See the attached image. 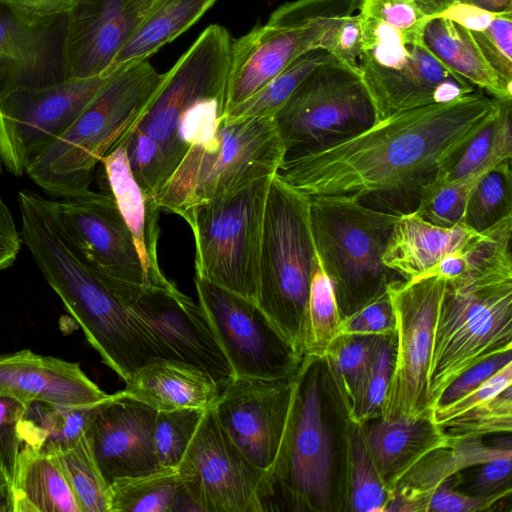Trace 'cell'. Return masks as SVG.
I'll return each instance as SVG.
<instances>
[{
  "instance_id": "f1b7e54d",
  "label": "cell",
  "mask_w": 512,
  "mask_h": 512,
  "mask_svg": "<svg viewBox=\"0 0 512 512\" xmlns=\"http://www.w3.org/2000/svg\"><path fill=\"white\" fill-rule=\"evenodd\" d=\"M370 458L383 484L390 491L420 460L453 442L431 416L378 421L363 426Z\"/></svg>"
},
{
  "instance_id": "94428289",
  "label": "cell",
  "mask_w": 512,
  "mask_h": 512,
  "mask_svg": "<svg viewBox=\"0 0 512 512\" xmlns=\"http://www.w3.org/2000/svg\"><path fill=\"white\" fill-rule=\"evenodd\" d=\"M0 512H14L12 480L0 467Z\"/></svg>"
},
{
  "instance_id": "681fc988",
  "label": "cell",
  "mask_w": 512,
  "mask_h": 512,
  "mask_svg": "<svg viewBox=\"0 0 512 512\" xmlns=\"http://www.w3.org/2000/svg\"><path fill=\"white\" fill-rule=\"evenodd\" d=\"M510 385H512V362L506 364L492 377L458 400L447 405L434 407L431 418L435 424L441 426L446 421L495 396Z\"/></svg>"
},
{
  "instance_id": "816d5d0a",
  "label": "cell",
  "mask_w": 512,
  "mask_h": 512,
  "mask_svg": "<svg viewBox=\"0 0 512 512\" xmlns=\"http://www.w3.org/2000/svg\"><path fill=\"white\" fill-rule=\"evenodd\" d=\"M25 409L21 401L0 395V467L13 481L16 461L22 447L18 424Z\"/></svg>"
},
{
  "instance_id": "f546056e",
  "label": "cell",
  "mask_w": 512,
  "mask_h": 512,
  "mask_svg": "<svg viewBox=\"0 0 512 512\" xmlns=\"http://www.w3.org/2000/svg\"><path fill=\"white\" fill-rule=\"evenodd\" d=\"M420 36L429 52L446 68L490 96L512 101V88L488 65L470 30L448 18L433 16L425 19Z\"/></svg>"
},
{
  "instance_id": "db71d44e",
  "label": "cell",
  "mask_w": 512,
  "mask_h": 512,
  "mask_svg": "<svg viewBox=\"0 0 512 512\" xmlns=\"http://www.w3.org/2000/svg\"><path fill=\"white\" fill-rule=\"evenodd\" d=\"M510 362H512V350L494 355L475 364L456 378L443 391L434 407L447 405L458 400L480 386Z\"/></svg>"
},
{
  "instance_id": "9a60e30c",
  "label": "cell",
  "mask_w": 512,
  "mask_h": 512,
  "mask_svg": "<svg viewBox=\"0 0 512 512\" xmlns=\"http://www.w3.org/2000/svg\"><path fill=\"white\" fill-rule=\"evenodd\" d=\"M232 43L225 27L218 24L206 27L163 73L153 100L135 127L160 146L172 174L187 153L177 140L180 116L204 96L227 94Z\"/></svg>"
},
{
  "instance_id": "9c48e42d",
  "label": "cell",
  "mask_w": 512,
  "mask_h": 512,
  "mask_svg": "<svg viewBox=\"0 0 512 512\" xmlns=\"http://www.w3.org/2000/svg\"><path fill=\"white\" fill-rule=\"evenodd\" d=\"M359 14L363 42L359 73L376 121L398 112L449 102L478 89L429 52L421 40L422 27L404 34Z\"/></svg>"
},
{
  "instance_id": "d6986e66",
  "label": "cell",
  "mask_w": 512,
  "mask_h": 512,
  "mask_svg": "<svg viewBox=\"0 0 512 512\" xmlns=\"http://www.w3.org/2000/svg\"><path fill=\"white\" fill-rule=\"evenodd\" d=\"M293 378L233 377L221 385L220 394L212 406L233 443L251 464L264 472L273 465L282 442L290 411Z\"/></svg>"
},
{
  "instance_id": "277c9868",
  "label": "cell",
  "mask_w": 512,
  "mask_h": 512,
  "mask_svg": "<svg viewBox=\"0 0 512 512\" xmlns=\"http://www.w3.org/2000/svg\"><path fill=\"white\" fill-rule=\"evenodd\" d=\"M346 413L322 358L304 356L293 378L282 442L262 480L266 511L330 512L345 509L344 482L336 472L333 419Z\"/></svg>"
},
{
  "instance_id": "5bb4252c",
  "label": "cell",
  "mask_w": 512,
  "mask_h": 512,
  "mask_svg": "<svg viewBox=\"0 0 512 512\" xmlns=\"http://www.w3.org/2000/svg\"><path fill=\"white\" fill-rule=\"evenodd\" d=\"M206 314L234 377L292 379L302 357L255 300L195 276Z\"/></svg>"
},
{
  "instance_id": "1f68e13d",
  "label": "cell",
  "mask_w": 512,
  "mask_h": 512,
  "mask_svg": "<svg viewBox=\"0 0 512 512\" xmlns=\"http://www.w3.org/2000/svg\"><path fill=\"white\" fill-rule=\"evenodd\" d=\"M112 396L101 403L81 407L40 401L26 404L18 424L22 445L46 454H55L72 447Z\"/></svg>"
},
{
  "instance_id": "8992f818",
  "label": "cell",
  "mask_w": 512,
  "mask_h": 512,
  "mask_svg": "<svg viewBox=\"0 0 512 512\" xmlns=\"http://www.w3.org/2000/svg\"><path fill=\"white\" fill-rule=\"evenodd\" d=\"M309 199L315 248L345 317L385 293L388 284L400 278L384 265L382 255L401 214L348 197Z\"/></svg>"
},
{
  "instance_id": "ac0fdd59",
  "label": "cell",
  "mask_w": 512,
  "mask_h": 512,
  "mask_svg": "<svg viewBox=\"0 0 512 512\" xmlns=\"http://www.w3.org/2000/svg\"><path fill=\"white\" fill-rule=\"evenodd\" d=\"M56 203L87 262L118 294L148 287L134 240L111 193L88 188Z\"/></svg>"
},
{
  "instance_id": "6125c7cd",
  "label": "cell",
  "mask_w": 512,
  "mask_h": 512,
  "mask_svg": "<svg viewBox=\"0 0 512 512\" xmlns=\"http://www.w3.org/2000/svg\"><path fill=\"white\" fill-rule=\"evenodd\" d=\"M495 15L512 14V0H462Z\"/></svg>"
},
{
  "instance_id": "ba28073f",
  "label": "cell",
  "mask_w": 512,
  "mask_h": 512,
  "mask_svg": "<svg viewBox=\"0 0 512 512\" xmlns=\"http://www.w3.org/2000/svg\"><path fill=\"white\" fill-rule=\"evenodd\" d=\"M284 156L273 117L224 116L215 139L190 147L154 200L184 218L207 200L274 175Z\"/></svg>"
},
{
  "instance_id": "ab89813d",
  "label": "cell",
  "mask_w": 512,
  "mask_h": 512,
  "mask_svg": "<svg viewBox=\"0 0 512 512\" xmlns=\"http://www.w3.org/2000/svg\"><path fill=\"white\" fill-rule=\"evenodd\" d=\"M512 215L511 159L490 169L472 189L462 224L482 233Z\"/></svg>"
},
{
  "instance_id": "2e32d148",
  "label": "cell",
  "mask_w": 512,
  "mask_h": 512,
  "mask_svg": "<svg viewBox=\"0 0 512 512\" xmlns=\"http://www.w3.org/2000/svg\"><path fill=\"white\" fill-rule=\"evenodd\" d=\"M111 71L94 77H67L45 87L18 90L2 98L0 158L8 171L16 177L22 176L30 162L97 95Z\"/></svg>"
},
{
  "instance_id": "d6a6232c",
  "label": "cell",
  "mask_w": 512,
  "mask_h": 512,
  "mask_svg": "<svg viewBox=\"0 0 512 512\" xmlns=\"http://www.w3.org/2000/svg\"><path fill=\"white\" fill-rule=\"evenodd\" d=\"M198 511L177 467L115 479L109 484V512Z\"/></svg>"
},
{
  "instance_id": "d4e9b609",
  "label": "cell",
  "mask_w": 512,
  "mask_h": 512,
  "mask_svg": "<svg viewBox=\"0 0 512 512\" xmlns=\"http://www.w3.org/2000/svg\"><path fill=\"white\" fill-rule=\"evenodd\" d=\"M484 236L485 231L478 233L464 224L444 228L414 212L404 213L394 224L382 260L400 278L414 280L447 256L469 250Z\"/></svg>"
},
{
  "instance_id": "e575fe53",
  "label": "cell",
  "mask_w": 512,
  "mask_h": 512,
  "mask_svg": "<svg viewBox=\"0 0 512 512\" xmlns=\"http://www.w3.org/2000/svg\"><path fill=\"white\" fill-rule=\"evenodd\" d=\"M511 102H505L498 116L481 130L435 179L426 187H435L488 171L512 158Z\"/></svg>"
},
{
  "instance_id": "9f6ffc18",
  "label": "cell",
  "mask_w": 512,
  "mask_h": 512,
  "mask_svg": "<svg viewBox=\"0 0 512 512\" xmlns=\"http://www.w3.org/2000/svg\"><path fill=\"white\" fill-rule=\"evenodd\" d=\"M511 459L512 453L475 466L476 471L465 493L475 496L511 493Z\"/></svg>"
},
{
  "instance_id": "7402d4cb",
  "label": "cell",
  "mask_w": 512,
  "mask_h": 512,
  "mask_svg": "<svg viewBox=\"0 0 512 512\" xmlns=\"http://www.w3.org/2000/svg\"><path fill=\"white\" fill-rule=\"evenodd\" d=\"M155 415L154 409L122 390L96 414L85 434L108 484L162 467L153 441Z\"/></svg>"
},
{
  "instance_id": "e0dca14e",
  "label": "cell",
  "mask_w": 512,
  "mask_h": 512,
  "mask_svg": "<svg viewBox=\"0 0 512 512\" xmlns=\"http://www.w3.org/2000/svg\"><path fill=\"white\" fill-rule=\"evenodd\" d=\"M186 492L202 512H262L264 471L251 464L205 411L178 465Z\"/></svg>"
},
{
  "instance_id": "03108f58",
  "label": "cell",
  "mask_w": 512,
  "mask_h": 512,
  "mask_svg": "<svg viewBox=\"0 0 512 512\" xmlns=\"http://www.w3.org/2000/svg\"><path fill=\"white\" fill-rule=\"evenodd\" d=\"M406 1H411V2H413V0H406Z\"/></svg>"
},
{
  "instance_id": "836d02e7",
  "label": "cell",
  "mask_w": 512,
  "mask_h": 512,
  "mask_svg": "<svg viewBox=\"0 0 512 512\" xmlns=\"http://www.w3.org/2000/svg\"><path fill=\"white\" fill-rule=\"evenodd\" d=\"M217 0H158L121 48L116 67L146 60L197 22Z\"/></svg>"
},
{
  "instance_id": "3957f363",
  "label": "cell",
  "mask_w": 512,
  "mask_h": 512,
  "mask_svg": "<svg viewBox=\"0 0 512 512\" xmlns=\"http://www.w3.org/2000/svg\"><path fill=\"white\" fill-rule=\"evenodd\" d=\"M511 233L512 215L486 230L467 268L446 279L429 370L432 410L462 373L512 350Z\"/></svg>"
},
{
  "instance_id": "680465c9",
  "label": "cell",
  "mask_w": 512,
  "mask_h": 512,
  "mask_svg": "<svg viewBox=\"0 0 512 512\" xmlns=\"http://www.w3.org/2000/svg\"><path fill=\"white\" fill-rule=\"evenodd\" d=\"M21 243V233L17 230L12 214L0 196V270L14 264Z\"/></svg>"
},
{
  "instance_id": "d590c367",
  "label": "cell",
  "mask_w": 512,
  "mask_h": 512,
  "mask_svg": "<svg viewBox=\"0 0 512 512\" xmlns=\"http://www.w3.org/2000/svg\"><path fill=\"white\" fill-rule=\"evenodd\" d=\"M345 510L385 512L390 493L366 447L363 426L348 420L345 433Z\"/></svg>"
},
{
  "instance_id": "6da1fadb",
  "label": "cell",
  "mask_w": 512,
  "mask_h": 512,
  "mask_svg": "<svg viewBox=\"0 0 512 512\" xmlns=\"http://www.w3.org/2000/svg\"><path fill=\"white\" fill-rule=\"evenodd\" d=\"M504 103L477 89L449 102L398 112L353 136L285 154L276 175L308 198L348 197L374 209L410 213L423 189Z\"/></svg>"
},
{
  "instance_id": "8d00e7d4",
  "label": "cell",
  "mask_w": 512,
  "mask_h": 512,
  "mask_svg": "<svg viewBox=\"0 0 512 512\" xmlns=\"http://www.w3.org/2000/svg\"><path fill=\"white\" fill-rule=\"evenodd\" d=\"M380 337L339 334L322 357L346 414L370 367Z\"/></svg>"
},
{
  "instance_id": "91938a15",
  "label": "cell",
  "mask_w": 512,
  "mask_h": 512,
  "mask_svg": "<svg viewBox=\"0 0 512 512\" xmlns=\"http://www.w3.org/2000/svg\"><path fill=\"white\" fill-rule=\"evenodd\" d=\"M436 16L448 18L470 31H482L496 15L469 3L455 2Z\"/></svg>"
},
{
  "instance_id": "7a4b0ae2",
  "label": "cell",
  "mask_w": 512,
  "mask_h": 512,
  "mask_svg": "<svg viewBox=\"0 0 512 512\" xmlns=\"http://www.w3.org/2000/svg\"><path fill=\"white\" fill-rule=\"evenodd\" d=\"M17 200L22 242L102 361L126 382L151 358L173 359L87 262L67 231L56 201L30 190L19 191Z\"/></svg>"
},
{
  "instance_id": "ffe728a7",
  "label": "cell",
  "mask_w": 512,
  "mask_h": 512,
  "mask_svg": "<svg viewBox=\"0 0 512 512\" xmlns=\"http://www.w3.org/2000/svg\"><path fill=\"white\" fill-rule=\"evenodd\" d=\"M123 299L173 359L207 371L220 386L234 377L202 307L178 288H140Z\"/></svg>"
},
{
  "instance_id": "44dd1931",
  "label": "cell",
  "mask_w": 512,
  "mask_h": 512,
  "mask_svg": "<svg viewBox=\"0 0 512 512\" xmlns=\"http://www.w3.org/2000/svg\"><path fill=\"white\" fill-rule=\"evenodd\" d=\"M158 0H81L63 18L64 78L112 70L115 57Z\"/></svg>"
},
{
  "instance_id": "11a10c76",
  "label": "cell",
  "mask_w": 512,
  "mask_h": 512,
  "mask_svg": "<svg viewBox=\"0 0 512 512\" xmlns=\"http://www.w3.org/2000/svg\"><path fill=\"white\" fill-rule=\"evenodd\" d=\"M81 0H0V6L30 25L55 22L71 12Z\"/></svg>"
},
{
  "instance_id": "7dc6e473",
  "label": "cell",
  "mask_w": 512,
  "mask_h": 512,
  "mask_svg": "<svg viewBox=\"0 0 512 512\" xmlns=\"http://www.w3.org/2000/svg\"><path fill=\"white\" fill-rule=\"evenodd\" d=\"M512 14L496 15L482 31H470L484 59L512 88Z\"/></svg>"
},
{
  "instance_id": "ee69618b",
  "label": "cell",
  "mask_w": 512,
  "mask_h": 512,
  "mask_svg": "<svg viewBox=\"0 0 512 512\" xmlns=\"http://www.w3.org/2000/svg\"><path fill=\"white\" fill-rule=\"evenodd\" d=\"M206 410L177 409L156 412L153 426V441L162 467H177Z\"/></svg>"
},
{
  "instance_id": "8fae6325",
  "label": "cell",
  "mask_w": 512,
  "mask_h": 512,
  "mask_svg": "<svg viewBox=\"0 0 512 512\" xmlns=\"http://www.w3.org/2000/svg\"><path fill=\"white\" fill-rule=\"evenodd\" d=\"M272 177L207 200L183 218L194 238L196 276L255 301Z\"/></svg>"
},
{
  "instance_id": "bcb514c9",
  "label": "cell",
  "mask_w": 512,
  "mask_h": 512,
  "mask_svg": "<svg viewBox=\"0 0 512 512\" xmlns=\"http://www.w3.org/2000/svg\"><path fill=\"white\" fill-rule=\"evenodd\" d=\"M133 176L144 195L155 199L172 172L160 146L136 128L124 141Z\"/></svg>"
},
{
  "instance_id": "e7e4bbea",
  "label": "cell",
  "mask_w": 512,
  "mask_h": 512,
  "mask_svg": "<svg viewBox=\"0 0 512 512\" xmlns=\"http://www.w3.org/2000/svg\"><path fill=\"white\" fill-rule=\"evenodd\" d=\"M2 164H3V163H2L1 158H0V172H1V170H2Z\"/></svg>"
},
{
  "instance_id": "4316f807",
  "label": "cell",
  "mask_w": 512,
  "mask_h": 512,
  "mask_svg": "<svg viewBox=\"0 0 512 512\" xmlns=\"http://www.w3.org/2000/svg\"><path fill=\"white\" fill-rule=\"evenodd\" d=\"M122 392L156 412L211 408L220 384L207 371L182 360L154 357L135 369Z\"/></svg>"
},
{
  "instance_id": "4dcf8cb0",
  "label": "cell",
  "mask_w": 512,
  "mask_h": 512,
  "mask_svg": "<svg viewBox=\"0 0 512 512\" xmlns=\"http://www.w3.org/2000/svg\"><path fill=\"white\" fill-rule=\"evenodd\" d=\"M12 487L14 512H80L55 454L22 445Z\"/></svg>"
},
{
  "instance_id": "cb8c5ba5",
  "label": "cell",
  "mask_w": 512,
  "mask_h": 512,
  "mask_svg": "<svg viewBox=\"0 0 512 512\" xmlns=\"http://www.w3.org/2000/svg\"><path fill=\"white\" fill-rule=\"evenodd\" d=\"M62 24L59 19L30 25L6 9L0 13V100L18 90L45 87L64 79Z\"/></svg>"
},
{
  "instance_id": "7c38bea8",
  "label": "cell",
  "mask_w": 512,
  "mask_h": 512,
  "mask_svg": "<svg viewBox=\"0 0 512 512\" xmlns=\"http://www.w3.org/2000/svg\"><path fill=\"white\" fill-rule=\"evenodd\" d=\"M273 118L285 154L331 144L376 121L359 69L333 56L306 77Z\"/></svg>"
},
{
  "instance_id": "be15d7a7",
  "label": "cell",
  "mask_w": 512,
  "mask_h": 512,
  "mask_svg": "<svg viewBox=\"0 0 512 512\" xmlns=\"http://www.w3.org/2000/svg\"><path fill=\"white\" fill-rule=\"evenodd\" d=\"M455 2H462V0H413V3L426 18L442 13Z\"/></svg>"
},
{
  "instance_id": "f5cc1de1",
  "label": "cell",
  "mask_w": 512,
  "mask_h": 512,
  "mask_svg": "<svg viewBox=\"0 0 512 512\" xmlns=\"http://www.w3.org/2000/svg\"><path fill=\"white\" fill-rule=\"evenodd\" d=\"M511 493L490 496H475L454 490L450 479L443 482L431 495L427 512H480L490 510L495 504Z\"/></svg>"
},
{
  "instance_id": "5b68a950",
  "label": "cell",
  "mask_w": 512,
  "mask_h": 512,
  "mask_svg": "<svg viewBox=\"0 0 512 512\" xmlns=\"http://www.w3.org/2000/svg\"><path fill=\"white\" fill-rule=\"evenodd\" d=\"M162 78L147 60L113 69L97 95L25 173L57 197L88 189L97 164L135 129Z\"/></svg>"
},
{
  "instance_id": "74e56055",
  "label": "cell",
  "mask_w": 512,
  "mask_h": 512,
  "mask_svg": "<svg viewBox=\"0 0 512 512\" xmlns=\"http://www.w3.org/2000/svg\"><path fill=\"white\" fill-rule=\"evenodd\" d=\"M342 319L331 281L317 256L302 330V355L322 358L339 335Z\"/></svg>"
},
{
  "instance_id": "f35d334b",
  "label": "cell",
  "mask_w": 512,
  "mask_h": 512,
  "mask_svg": "<svg viewBox=\"0 0 512 512\" xmlns=\"http://www.w3.org/2000/svg\"><path fill=\"white\" fill-rule=\"evenodd\" d=\"M324 49H315L300 56L259 91L229 109L227 117H274L296 88L318 66L331 59Z\"/></svg>"
},
{
  "instance_id": "60d3db41",
  "label": "cell",
  "mask_w": 512,
  "mask_h": 512,
  "mask_svg": "<svg viewBox=\"0 0 512 512\" xmlns=\"http://www.w3.org/2000/svg\"><path fill=\"white\" fill-rule=\"evenodd\" d=\"M55 455L80 512H109V484L97 465L86 434L72 447Z\"/></svg>"
},
{
  "instance_id": "f6af8a7d",
  "label": "cell",
  "mask_w": 512,
  "mask_h": 512,
  "mask_svg": "<svg viewBox=\"0 0 512 512\" xmlns=\"http://www.w3.org/2000/svg\"><path fill=\"white\" fill-rule=\"evenodd\" d=\"M451 437H483L512 431V385L440 426Z\"/></svg>"
},
{
  "instance_id": "83f0119b",
  "label": "cell",
  "mask_w": 512,
  "mask_h": 512,
  "mask_svg": "<svg viewBox=\"0 0 512 512\" xmlns=\"http://www.w3.org/2000/svg\"><path fill=\"white\" fill-rule=\"evenodd\" d=\"M453 442L426 455L390 491L385 512H427L440 484L457 473L512 453L511 441L488 446L483 437H453Z\"/></svg>"
},
{
  "instance_id": "b9f144b4",
  "label": "cell",
  "mask_w": 512,
  "mask_h": 512,
  "mask_svg": "<svg viewBox=\"0 0 512 512\" xmlns=\"http://www.w3.org/2000/svg\"><path fill=\"white\" fill-rule=\"evenodd\" d=\"M396 350V332L382 335L366 376L347 412L361 426L381 417L391 379Z\"/></svg>"
},
{
  "instance_id": "f907efd6",
  "label": "cell",
  "mask_w": 512,
  "mask_h": 512,
  "mask_svg": "<svg viewBox=\"0 0 512 512\" xmlns=\"http://www.w3.org/2000/svg\"><path fill=\"white\" fill-rule=\"evenodd\" d=\"M359 11L404 34L419 30L426 19L413 2L406 0H361Z\"/></svg>"
},
{
  "instance_id": "603a6c76",
  "label": "cell",
  "mask_w": 512,
  "mask_h": 512,
  "mask_svg": "<svg viewBox=\"0 0 512 512\" xmlns=\"http://www.w3.org/2000/svg\"><path fill=\"white\" fill-rule=\"evenodd\" d=\"M0 395L25 405L40 401L81 407L106 401L112 394L90 380L79 363L24 349L0 355Z\"/></svg>"
},
{
  "instance_id": "c3c4849f",
  "label": "cell",
  "mask_w": 512,
  "mask_h": 512,
  "mask_svg": "<svg viewBox=\"0 0 512 512\" xmlns=\"http://www.w3.org/2000/svg\"><path fill=\"white\" fill-rule=\"evenodd\" d=\"M396 332V318L386 291L343 317L339 334L382 336Z\"/></svg>"
},
{
  "instance_id": "7bdbcfd3",
  "label": "cell",
  "mask_w": 512,
  "mask_h": 512,
  "mask_svg": "<svg viewBox=\"0 0 512 512\" xmlns=\"http://www.w3.org/2000/svg\"><path fill=\"white\" fill-rule=\"evenodd\" d=\"M488 171L443 185L425 187L413 212L427 222L444 228L462 224L469 195Z\"/></svg>"
},
{
  "instance_id": "52a82bcc",
  "label": "cell",
  "mask_w": 512,
  "mask_h": 512,
  "mask_svg": "<svg viewBox=\"0 0 512 512\" xmlns=\"http://www.w3.org/2000/svg\"><path fill=\"white\" fill-rule=\"evenodd\" d=\"M310 199L273 175L266 199L256 302L300 354L317 260Z\"/></svg>"
},
{
  "instance_id": "30bf717a",
  "label": "cell",
  "mask_w": 512,
  "mask_h": 512,
  "mask_svg": "<svg viewBox=\"0 0 512 512\" xmlns=\"http://www.w3.org/2000/svg\"><path fill=\"white\" fill-rule=\"evenodd\" d=\"M361 0H293L232 43L227 111L251 97L300 56L328 50L331 39ZM226 111V113H227Z\"/></svg>"
},
{
  "instance_id": "4fadbf2b",
  "label": "cell",
  "mask_w": 512,
  "mask_h": 512,
  "mask_svg": "<svg viewBox=\"0 0 512 512\" xmlns=\"http://www.w3.org/2000/svg\"><path fill=\"white\" fill-rule=\"evenodd\" d=\"M445 285V277L429 274L395 279L387 286L396 318V350L383 420L431 416L429 370Z\"/></svg>"
},
{
  "instance_id": "484cf974",
  "label": "cell",
  "mask_w": 512,
  "mask_h": 512,
  "mask_svg": "<svg viewBox=\"0 0 512 512\" xmlns=\"http://www.w3.org/2000/svg\"><path fill=\"white\" fill-rule=\"evenodd\" d=\"M125 141V140H124ZM110 193L134 240L148 287L177 288L159 265L160 209L154 199L144 195L131 171L125 142L101 161Z\"/></svg>"
},
{
  "instance_id": "6f0895ef",
  "label": "cell",
  "mask_w": 512,
  "mask_h": 512,
  "mask_svg": "<svg viewBox=\"0 0 512 512\" xmlns=\"http://www.w3.org/2000/svg\"><path fill=\"white\" fill-rule=\"evenodd\" d=\"M362 25L360 14L346 17L336 29L327 52L342 63L359 69L362 53Z\"/></svg>"
}]
</instances>
